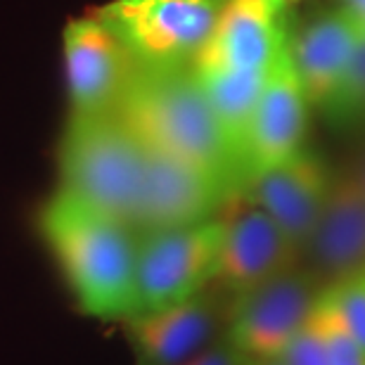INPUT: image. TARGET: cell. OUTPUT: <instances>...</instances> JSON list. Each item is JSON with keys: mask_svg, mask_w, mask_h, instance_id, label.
I'll return each mask as SVG.
<instances>
[{"mask_svg": "<svg viewBox=\"0 0 365 365\" xmlns=\"http://www.w3.org/2000/svg\"><path fill=\"white\" fill-rule=\"evenodd\" d=\"M41 235L86 316H135L138 232L128 223L60 187L41 211Z\"/></svg>", "mask_w": 365, "mask_h": 365, "instance_id": "obj_1", "label": "cell"}, {"mask_svg": "<svg viewBox=\"0 0 365 365\" xmlns=\"http://www.w3.org/2000/svg\"><path fill=\"white\" fill-rule=\"evenodd\" d=\"M116 112L145 145L202 166L240 195L242 171L195 67L135 64Z\"/></svg>", "mask_w": 365, "mask_h": 365, "instance_id": "obj_2", "label": "cell"}, {"mask_svg": "<svg viewBox=\"0 0 365 365\" xmlns=\"http://www.w3.org/2000/svg\"><path fill=\"white\" fill-rule=\"evenodd\" d=\"M145 145L116 112L71 114L60 143L62 190L133 228Z\"/></svg>", "mask_w": 365, "mask_h": 365, "instance_id": "obj_3", "label": "cell"}, {"mask_svg": "<svg viewBox=\"0 0 365 365\" xmlns=\"http://www.w3.org/2000/svg\"><path fill=\"white\" fill-rule=\"evenodd\" d=\"M225 218L138 232V313L176 306L209 289L221 273Z\"/></svg>", "mask_w": 365, "mask_h": 365, "instance_id": "obj_4", "label": "cell"}, {"mask_svg": "<svg viewBox=\"0 0 365 365\" xmlns=\"http://www.w3.org/2000/svg\"><path fill=\"white\" fill-rule=\"evenodd\" d=\"M225 0H112L98 17L119 36L135 64L192 67Z\"/></svg>", "mask_w": 365, "mask_h": 365, "instance_id": "obj_5", "label": "cell"}, {"mask_svg": "<svg viewBox=\"0 0 365 365\" xmlns=\"http://www.w3.org/2000/svg\"><path fill=\"white\" fill-rule=\"evenodd\" d=\"M323 282L309 268H289L268 282L230 297L225 337L252 359H280L309 320Z\"/></svg>", "mask_w": 365, "mask_h": 365, "instance_id": "obj_6", "label": "cell"}, {"mask_svg": "<svg viewBox=\"0 0 365 365\" xmlns=\"http://www.w3.org/2000/svg\"><path fill=\"white\" fill-rule=\"evenodd\" d=\"M232 197V190L207 169L145 145L133 230L152 232L209 221Z\"/></svg>", "mask_w": 365, "mask_h": 365, "instance_id": "obj_7", "label": "cell"}, {"mask_svg": "<svg viewBox=\"0 0 365 365\" xmlns=\"http://www.w3.org/2000/svg\"><path fill=\"white\" fill-rule=\"evenodd\" d=\"M284 0H225L197 71H271L287 53L292 24Z\"/></svg>", "mask_w": 365, "mask_h": 365, "instance_id": "obj_8", "label": "cell"}, {"mask_svg": "<svg viewBox=\"0 0 365 365\" xmlns=\"http://www.w3.org/2000/svg\"><path fill=\"white\" fill-rule=\"evenodd\" d=\"M230 297L204 289L187 302L135 313L126 323L133 365H180L225 334Z\"/></svg>", "mask_w": 365, "mask_h": 365, "instance_id": "obj_9", "label": "cell"}, {"mask_svg": "<svg viewBox=\"0 0 365 365\" xmlns=\"http://www.w3.org/2000/svg\"><path fill=\"white\" fill-rule=\"evenodd\" d=\"M71 114L114 112L135 60L98 14L71 19L62 31Z\"/></svg>", "mask_w": 365, "mask_h": 365, "instance_id": "obj_10", "label": "cell"}, {"mask_svg": "<svg viewBox=\"0 0 365 365\" xmlns=\"http://www.w3.org/2000/svg\"><path fill=\"white\" fill-rule=\"evenodd\" d=\"M225 214V242L216 287L228 297L259 287L302 264V252L275 218L254 202L235 195Z\"/></svg>", "mask_w": 365, "mask_h": 365, "instance_id": "obj_11", "label": "cell"}, {"mask_svg": "<svg viewBox=\"0 0 365 365\" xmlns=\"http://www.w3.org/2000/svg\"><path fill=\"white\" fill-rule=\"evenodd\" d=\"M332 176L313 152L302 150L287 162L252 176L240 197L268 211L304 254L323 214Z\"/></svg>", "mask_w": 365, "mask_h": 365, "instance_id": "obj_12", "label": "cell"}, {"mask_svg": "<svg viewBox=\"0 0 365 365\" xmlns=\"http://www.w3.org/2000/svg\"><path fill=\"white\" fill-rule=\"evenodd\" d=\"M309 105L287 48V53L268 71L264 93L254 112L245 152V182L304 150Z\"/></svg>", "mask_w": 365, "mask_h": 365, "instance_id": "obj_13", "label": "cell"}, {"mask_svg": "<svg viewBox=\"0 0 365 365\" xmlns=\"http://www.w3.org/2000/svg\"><path fill=\"white\" fill-rule=\"evenodd\" d=\"M302 259L323 287L365 268V190L351 171L332 178L323 214Z\"/></svg>", "mask_w": 365, "mask_h": 365, "instance_id": "obj_14", "label": "cell"}, {"mask_svg": "<svg viewBox=\"0 0 365 365\" xmlns=\"http://www.w3.org/2000/svg\"><path fill=\"white\" fill-rule=\"evenodd\" d=\"M359 38L361 26L341 5L316 14L309 24L292 31L289 57L311 105L320 107L330 98Z\"/></svg>", "mask_w": 365, "mask_h": 365, "instance_id": "obj_15", "label": "cell"}, {"mask_svg": "<svg viewBox=\"0 0 365 365\" xmlns=\"http://www.w3.org/2000/svg\"><path fill=\"white\" fill-rule=\"evenodd\" d=\"M197 71V69H195ZM214 116L235 155L245 185V152L254 112L264 93L268 71H197Z\"/></svg>", "mask_w": 365, "mask_h": 365, "instance_id": "obj_16", "label": "cell"}, {"mask_svg": "<svg viewBox=\"0 0 365 365\" xmlns=\"http://www.w3.org/2000/svg\"><path fill=\"white\" fill-rule=\"evenodd\" d=\"M320 109L330 121V126L339 130L365 126V31H361V38L356 43L344 74Z\"/></svg>", "mask_w": 365, "mask_h": 365, "instance_id": "obj_17", "label": "cell"}, {"mask_svg": "<svg viewBox=\"0 0 365 365\" xmlns=\"http://www.w3.org/2000/svg\"><path fill=\"white\" fill-rule=\"evenodd\" d=\"M316 309L323 320V332H325V346H327V361L330 365H365V351L356 337L349 330L339 313V306L334 302L330 287H323L318 294Z\"/></svg>", "mask_w": 365, "mask_h": 365, "instance_id": "obj_18", "label": "cell"}, {"mask_svg": "<svg viewBox=\"0 0 365 365\" xmlns=\"http://www.w3.org/2000/svg\"><path fill=\"white\" fill-rule=\"evenodd\" d=\"M280 361L284 365H330V361H327L323 320H320L316 306H313L309 320L302 325V330L294 334V339L282 351Z\"/></svg>", "mask_w": 365, "mask_h": 365, "instance_id": "obj_19", "label": "cell"}, {"mask_svg": "<svg viewBox=\"0 0 365 365\" xmlns=\"http://www.w3.org/2000/svg\"><path fill=\"white\" fill-rule=\"evenodd\" d=\"M327 287H330L334 302L339 306L344 323L365 351V268L344 277V280L327 284Z\"/></svg>", "mask_w": 365, "mask_h": 365, "instance_id": "obj_20", "label": "cell"}, {"mask_svg": "<svg viewBox=\"0 0 365 365\" xmlns=\"http://www.w3.org/2000/svg\"><path fill=\"white\" fill-rule=\"evenodd\" d=\"M254 361L257 359L240 351V349L223 334V337H218L211 346H207L204 351H200L180 365H254Z\"/></svg>", "mask_w": 365, "mask_h": 365, "instance_id": "obj_21", "label": "cell"}, {"mask_svg": "<svg viewBox=\"0 0 365 365\" xmlns=\"http://www.w3.org/2000/svg\"><path fill=\"white\" fill-rule=\"evenodd\" d=\"M341 7H346L361 31H365V0H341Z\"/></svg>", "mask_w": 365, "mask_h": 365, "instance_id": "obj_22", "label": "cell"}, {"mask_svg": "<svg viewBox=\"0 0 365 365\" xmlns=\"http://www.w3.org/2000/svg\"><path fill=\"white\" fill-rule=\"evenodd\" d=\"M351 173H354L356 180H359L361 185H363V190H365V155L361 157V162L356 164V169H351Z\"/></svg>", "mask_w": 365, "mask_h": 365, "instance_id": "obj_23", "label": "cell"}, {"mask_svg": "<svg viewBox=\"0 0 365 365\" xmlns=\"http://www.w3.org/2000/svg\"><path fill=\"white\" fill-rule=\"evenodd\" d=\"M254 365H284L280 359H266V361H254Z\"/></svg>", "mask_w": 365, "mask_h": 365, "instance_id": "obj_24", "label": "cell"}, {"mask_svg": "<svg viewBox=\"0 0 365 365\" xmlns=\"http://www.w3.org/2000/svg\"><path fill=\"white\" fill-rule=\"evenodd\" d=\"M284 3H292V0H284Z\"/></svg>", "mask_w": 365, "mask_h": 365, "instance_id": "obj_25", "label": "cell"}]
</instances>
